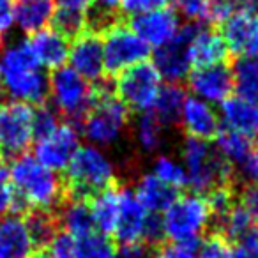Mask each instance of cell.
<instances>
[{"mask_svg":"<svg viewBox=\"0 0 258 258\" xmlns=\"http://www.w3.org/2000/svg\"><path fill=\"white\" fill-rule=\"evenodd\" d=\"M0 85L13 101L27 104L46 103L50 76L37 62L29 39L13 41L0 53Z\"/></svg>","mask_w":258,"mask_h":258,"instance_id":"6da1fadb","label":"cell"},{"mask_svg":"<svg viewBox=\"0 0 258 258\" xmlns=\"http://www.w3.org/2000/svg\"><path fill=\"white\" fill-rule=\"evenodd\" d=\"M9 179L16 193L15 212L18 214L25 211L57 212L66 202L62 179L32 156L23 154L13 159Z\"/></svg>","mask_w":258,"mask_h":258,"instance_id":"7a4b0ae2","label":"cell"},{"mask_svg":"<svg viewBox=\"0 0 258 258\" xmlns=\"http://www.w3.org/2000/svg\"><path fill=\"white\" fill-rule=\"evenodd\" d=\"M64 191L66 200L90 202L96 195L110 189L117 184L113 163L97 147L87 145L78 147L75 156L64 170Z\"/></svg>","mask_w":258,"mask_h":258,"instance_id":"3957f363","label":"cell"},{"mask_svg":"<svg viewBox=\"0 0 258 258\" xmlns=\"http://www.w3.org/2000/svg\"><path fill=\"white\" fill-rule=\"evenodd\" d=\"M182 161L186 165L187 186L198 195H207L212 189L240 180L235 179L232 163L211 142L187 137L182 145Z\"/></svg>","mask_w":258,"mask_h":258,"instance_id":"277c9868","label":"cell"},{"mask_svg":"<svg viewBox=\"0 0 258 258\" xmlns=\"http://www.w3.org/2000/svg\"><path fill=\"white\" fill-rule=\"evenodd\" d=\"M96 101L92 110L83 118L80 131L94 144L110 145L120 138L124 125L127 124L129 110L115 96L111 78H103L94 83Z\"/></svg>","mask_w":258,"mask_h":258,"instance_id":"5b68a950","label":"cell"},{"mask_svg":"<svg viewBox=\"0 0 258 258\" xmlns=\"http://www.w3.org/2000/svg\"><path fill=\"white\" fill-rule=\"evenodd\" d=\"M53 110L66 117L68 124L80 131L83 118L87 117L96 101L94 83L83 80L75 69L58 68L50 76V94Z\"/></svg>","mask_w":258,"mask_h":258,"instance_id":"8992f818","label":"cell"},{"mask_svg":"<svg viewBox=\"0 0 258 258\" xmlns=\"http://www.w3.org/2000/svg\"><path fill=\"white\" fill-rule=\"evenodd\" d=\"M163 232L168 240H195L209 230L211 209L207 198L198 193H184L163 211Z\"/></svg>","mask_w":258,"mask_h":258,"instance_id":"52a82bcc","label":"cell"},{"mask_svg":"<svg viewBox=\"0 0 258 258\" xmlns=\"http://www.w3.org/2000/svg\"><path fill=\"white\" fill-rule=\"evenodd\" d=\"M113 89L127 110L144 113L154 106L161 89V76L154 64L144 60L118 73Z\"/></svg>","mask_w":258,"mask_h":258,"instance_id":"ba28073f","label":"cell"},{"mask_svg":"<svg viewBox=\"0 0 258 258\" xmlns=\"http://www.w3.org/2000/svg\"><path fill=\"white\" fill-rule=\"evenodd\" d=\"M103 37L104 76L106 78H113L124 69L151 57V46L129 29L125 22L118 23Z\"/></svg>","mask_w":258,"mask_h":258,"instance_id":"9c48e42d","label":"cell"},{"mask_svg":"<svg viewBox=\"0 0 258 258\" xmlns=\"http://www.w3.org/2000/svg\"><path fill=\"white\" fill-rule=\"evenodd\" d=\"M34 108L27 103L11 101L0 106V156L18 158L32 145Z\"/></svg>","mask_w":258,"mask_h":258,"instance_id":"30bf717a","label":"cell"},{"mask_svg":"<svg viewBox=\"0 0 258 258\" xmlns=\"http://www.w3.org/2000/svg\"><path fill=\"white\" fill-rule=\"evenodd\" d=\"M202 23L187 22L177 30V34L166 44L159 46L154 51V62L159 76L166 78L168 83H179L187 76L191 68L189 60V44L202 29Z\"/></svg>","mask_w":258,"mask_h":258,"instance_id":"8fae6325","label":"cell"},{"mask_svg":"<svg viewBox=\"0 0 258 258\" xmlns=\"http://www.w3.org/2000/svg\"><path fill=\"white\" fill-rule=\"evenodd\" d=\"M80 137L78 129L71 124H58L53 133L37 140L36 159L51 172H64L69 161L78 151Z\"/></svg>","mask_w":258,"mask_h":258,"instance_id":"7c38bea8","label":"cell"},{"mask_svg":"<svg viewBox=\"0 0 258 258\" xmlns=\"http://www.w3.org/2000/svg\"><path fill=\"white\" fill-rule=\"evenodd\" d=\"M125 23L140 39H144L149 46H163L166 44L177 30L180 29L179 16L173 9H156L151 13H144V15L129 16L125 18Z\"/></svg>","mask_w":258,"mask_h":258,"instance_id":"4fadbf2b","label":"cell"},{"mask_svg":"<svg viewBox=\"0 0 258 258\" xmlns=\"http://www.w3.org/2000/svg\"><path fill=\"white\" fill-rule=\"evenodd\" d=\"M186 78L187 87L195 94V97L211 103H223L233 90L232 68L226 64L195 68L193 71L187 73Z\"/></svg>","mask_w":258,"mask_h":258,"instance_id":"5bb4252c","label":"cell"},{"mask_svg":"<svg viewBox=\"0 0 258 258\" xmlns=\"http://www.w3.org/2000/svg\"><path fill=\"white\" fill-rule=\"evenodd\" d=\"M69 62L83 80L96 83L104 76V58H103V39L94 34H80L73 46L69 48Z\"/></svg>","mask_w":258,"mask_h":258,"instance_id":"9a60e30c","label":"cell"},{"mask_svg":"<svg viewBox=\"0 0 258 258\" xmlns=\"http://www.w3.org/2000/svg\"><path fill=\"white\" fill-rule=\"evenodd\" d=\"M149 211L140 204L137 195L129 189L120 191V209H118L117 226L113 230V239L120 246L138 244L144 240V228Z\"/></svg>","mask_w":258,"mask_h":258,"instance_id":"2e32d148","label":"cell"},{"mask_svg":"<svg viewBox=\"0 0 258 258\" xmlns=\"http://www.w3.org/2000/svg\"><path fill=\"white\" fill-rule=\"evenodd\" d=\"M180 124L191 138L211 142L219 133V117L214 108L200 97H186L180 110Z\"/></svg>","mask_w":258,"mask_h":258,"instance_id":"e0dca14e","label":"cell"},{"mask_svg":"<svg viewBox=\"0 0 258 258\" xmlns=\"http://www.w3.org/2000/svg\"><path fill=\"white\" fill-rule=\"evenodd\" d=\"M34 251L25 219L20 216L0 218V258H27Z\"/></svg>","mask_w":258,"mask_h":258,"instance_id":"ac0fdd59","label":"cell"},{"mask_svg":"<svg viewBox=\"0 0 258 258\" xmlns=\"http://www.w3.org/2000/svg\"><path fill=\"white\" fill-rule=\"evenodd\" d=\"M221 117L226 129L258 140V104L235 96L226 97L221 103Z\"/></svg>","mask_w":258,"mask_h":258,"instance_id":"d6986e66","label":"cell"},{"mask_svg":"<svg viewBox=\"0 0 258 258\" xmlns=\"http://www.w3.org/2000/svg\"><path fill=\"white\" fill-rule=\"evenodd\" d=\"M230 58V50L221 34L202 27L189 44V60L195 68L226 64Z\"/></svg>","mask_w":258,"mask_h":258,"instance_id":"ffe728a7","label":"cell"},{"mask_svg":"<svg viewBox=\"0 0 258 258\" xmlns=\"http://www.w3.org/2000/svg\"><path fill=\"white\" fill-rule=\"evenodd\" d=\"M30 48L41 68L58 69L69 58V41L53 29H44L32 34L29 39Z\"/></svg>","mask_w":258,"mask_h":258,"instance_id":"44dd1931","label":"cell"},{"mask_svg":"<svg viewBox=\"0 0 258 258\" xmlns=\"http://www.w3.org/2000/svg\"><path fill=\"white\" fill-rule=\"evenodd\" d=\"M55 0H15V23L25 34H36L51 23Z\"/></svg>","mask_w":258,"mask_h":258,"instance_id":"7402d4cb","label":"cell"},{"mask_svg":"<svg viewBox=\"0 0 258 258\" xmlns=\"http://www.w3.org/2000/svg\"><path fill=\"white\" fill-rule=\"evenodd\" d=\"M57 218L62 232L69 233L75 239H82V237L97 232L96 226H94L89 202L66 200L57 211Z\"/></svg>","mask_w":258,"mask_h":258,"instance_id":"603a6c76","label":"cell"},{"mask_svg":"<svg viewBox=\"0 0 258 258\" xmlns=\"http://www.w3.org/2000/svg\"><path fill=\"white\" fill-rule=\"evenodd\" d=\"M90 212H92L94 226L99 233L106 237L113 235V230L117 226L118 209H120V189L113 186L110 189H104L103 193L96 195L89 202Z\"/></svg>","mask_w":258,"mask_h":258,"instance_id":"cb8c5ba5","label":"cell"},{"mask_svg":"<svg viewBox=\"0 0 258 258\" xmlns=\"http://www.w3.org/2000/svg\"><path fill=\"white\" fill-rule=\"evenodd\" d=\"M135 195H137L140 204L144 205L149 212L159 214V212L166 211V209L173 204V200L179 197V189L161 182L158 177H154L151 173V175L142 177Z\"/></svg>","mask_w":258,"mask_h":258,"instance_id":"d4e9b609","label":"cell"},{"mask_svg":"<svg viewBox=\"0 0 258 258\" xmlns=\"http://www.w3.org/2000/svg\"><path fill=\"white\" fill-rule=\"evenodd\" d=\"M184 99H186L184 90L175 83H168L159 89V94L152 106V115L158 118L163 127H172L180 120Z\"/></svg>","mask_w":258,"mask_h":258,"instance_id":"484cf974","label":"cell"},{"mask_svg":"<svg viewBox=\"0 0 258 258\" xmlns=\"http://www.w3.org/2000/svg\"><path fill=\"white\" fill-rule=\"evenodd\" d=\"M253 16L254 15L237 13V15H232L219 25V34L225 39L230 53L237 55V57H244L246 55L251 25H253Z\"/></svg>","mask_w":258,"mask_h":258,"instance_id":"4316f807","label":"cell"},{"mask_svg":"<svg viewBox=\"0 0 258 258\" xmlns=\"http://www.w3.org/2000/svg\"><path fill=\"white\" fill-rule=\"evenodd\" d=\"M216 140V147L218 151L232 163L233 166L242 168L247 161H249L251 154L254 151L253 140L240 133H235L232 129H219Z\"/></svg>","mask_w":258,"mask_h":258,"instance_id":"83f0119b","label":"cell"},{"mask_svg":"<svg viewBox=\"0 0 258 258\" xmlns=\"http://www.w3.org/2000/svg\"><path fill=\"white\" fill-rule=\"evenodd\" d=\"M232 75L237 96L258 104V62L253 57H237Z\"/></svg>","mask_w":258,"mask_h":258,"instance_id":"f1b7e54d","label":"cell"},{"mask_svg":"<svg viewBox=\"0 0 258 258\" xmlns=\"http://www.w3.org/2000/svg\"><path fill=\"white\" fill-rule=\"evenodd\" d=\"M23 219H25V225L29 228V233L32 237V242L36 249L46 247L51 242V239L57 235L58 230H60L57 212L29 211Z\"/></svg>","mask_w":258,"mask_h":258,"instance_id":"f546056e","label":"cell"},{"mask_svg":"<svg viewBox=\"0 0 258 258\" xmlns=\"http://www.w3.org/2000/svg\"><path fill=\"white\" fill-rule=\"evenodd\" d=\"M237 13L258 15V0H207V18L212 27H219Z\"/></svg>","mask_w":258,"mask_h":258,"instance_id":"4dcf8cb0","label":"cell"},{"mask_svg":"<svg viewBox=\"0 0 258 258\" xmlns=\"http://www.w3.org/2000/svg\"><path fill=\"white\" fill-rule=\"evenodd\" d=\"M51 25H53V30H57L60 36H64L71 43L80 34L85 32V11L58 8L55 9Z\"/></svg>","mask_w":258,"mask_h":258,"instance_id":"1f68e13d","label":"cell"},{"mask_svg":"<svg viewBox=\"0 0 258 258\" xmlns=\"http://www.w3.org/2000/svg\"><path fill=\"white\" fill-rule=\"evenodd\" d=\"M76 258H117V251L110 237L94 232L76 239Z\"/></svg>","mask_w":258,"mask_h":258,"instance_id":"d6a6232c","label":"cell"},{"mask_svg":"<svg viewBox=\"0 0 258 258\" xmlns=\"http://www.w3.org/2000/svg\"><path fill=\"white\" fill-rule=\"evenodd\" d=\"M163 125L152 111H144L137 120V140L145 152H154L163 142Z\"/></svg>","mask_w":258,"mask_h":258,"instance_id":"836d02e7","label":"cell"},{"mask_svg":"<svg viewBox=\"0 0 258 258\" xmlns=\"http://www.w3.org/2000/svg\"><path fill=\"white\" fill-rule=\"evenodd\" d=\"M152 175L158 177L161 182L175 187V189L187 186V175L184 166L173 161L172 158H166V156H161L154 161V173Z\"/></svg>","mask_w":258,"mask_h":258,"instance_id":"e575fe53","label":"cell"},{"mask_svg":"<svg viewBox=\"0 0 258 258\" xmlns=\"http://www.w3.org/2000/svg\"><path fill=\"white\" fill-rule=\"evenodd\" d=\"M200 239L195 240H168L161 242L152 251V258H197Z\"/></svg>","mask_w":258,"mask_h":258,"instance_id":"d590c367","label":"cell"},{"mask_svg":"<svg viewBox=\"0 0 258 258\" xmlns=\"http://www.w3.org/2000/svg\"><path fill=\"white\" fill-rule=\"evenodd\" d=\"M197 258H233L232 244L218 233H209L200 240Z\"/></svg>","mask_w":258,"mask_h":258,"instance_id":"8d00e7d4","label":"cell"},{"mask_svg":"<svg viewBox=\"0 0 258 258\" xmlns=\"http://www.w3.org/2000/svg\"><path fill=\"white\" fill-rule=\"evenodd\" d=\"M57 127H58V118H57V111L53 108H48L44 104H41L37 110H34L32 133L36 140H43L44 137L53 133Z\"/></svg>","mask_w":258,"mask_h":258,"instance_id":"74e56055","label":"cell"},{"mask_svg":"<svg viewBox=\"0 0 258 258\" xmlns=\"http://www.w3.org/2000/svg\"><path fill=\"white\" fill-rule=\"evenodd\" d=\"M46 253L50 258H76V239L58 230L57 235L46 246Z\"/></svg>","mask_w":258,"mask_h":258,"instance_id":"f35d334b","label":"cell"},{"mask_svg":"<svg viewBox=\"0 0 258 258\" xmlns=\"http://www.w3.org/2000/svg\"><path fill=\"white\" fill-rule=\"evenodd\" d=\"M239 204L246 209L254 225H258V182H240L237 189Z\"/></svg>","mask_w":258,"mask_h":258,"instance_id":"ab89813d","label":"cell"},{"mask_svg":"<svg viewBox=\"0 0 258 258\" xmlns=\"http://www.w3.org/2000/svg\"><path fill=\"white\" fill-rule=\"evenodd\" d=\"M16 209V193L9 179V170L0 166V218L15 212Z\"/></svg>","mask_w":258,"mask_h":258,"instance_id":"60d3db41","label":"cell"},{"mask_svg":"<svg viewBox=\"0 0 258 258\" xmlns=\"http://www.w3.org/2000/svg\"><path fill=\"white\" fill-rule=\"evenodd\" d=\"M233 244V258H258V225L251 226Z\"/></svg>","mask_w":258,"mask_h":258,"instance_id":"b9f144b4","label":"cell"},{"mask_svg":"<svg viewBox=\"0 0 258 258\" xmlns=\"http://www.w3.org/2000/svg\"><path fill=\"white\" fill-rule=\"evenodd\" d=\"M189 22H205L207 18V0H170Z\"/></svg>","mask_w":258,"mask_h":258,"instance_id":"7bdbcfd3","label":"cell"},{"mask_svg":"<svg viewBox=\"0 0 258 258\" xmlns=\"http://www.w3.org/2000/svg\"><path fill=\"white\" fill-rule=\"evenodd\" d=\"M168 0H124L120 4V11L125 18L129 16L144 15V13H151L156 9H161L166 6Z\"/></svg>","mask_w":258,"mask_h":258,"instance_id":"ee69618b","label":"cell"},{"mask_svg":"<svg viewBox=\"0 0 258 258\" xmlns=\"http://www.w3.org/2000/svg\"><path fill=\"white\" fill-rule=\"evenodd\" d=\"M15 25V0H0V39Z\"/></svg>","mask_w":258,"mask_h":258,"instance_id":"f6af8a7d","label":"cell"},{"mask_svg":"<svg viewBox=\"0 0 258 258\" xmlns=\"http://www.w3.org/2000/svg\"><path fill=\"white\" fill-rule=\"evenodd\" d=\"M117 258H152L151 246L144 242L120 246V251H117Z\"/></svg>","mask_w":258,"mask_h":258,"instance_id":"bcb514c9","label":"cell"},{"mask_svg":"<svg viewBox=\"0 0 258 258\" xmlns=\"http://www.w3.org/2000/svg\"><path fill=\"white\" fill-rule=\"evenodd\" d=\"M242 173L246 179L244 180H251V182H258V147L253 151V154H251L249 161L246 163V165L242 166Z\"/></svg>","mask_w":258,"mask_h":258,"instance_id":"7dc6e473","label":"cell"},{"mask_svg":"<svg viewBox=\"0 0 258 258\" xmlns=\"http://www.w3.org/2000/svg\"><path fill=\"white\" fill-rule=\"evenodd\" d=\"M253 55H258V15L253 16V25H251L249 41H247L246 55L244 57H253Z\"/></svg>","mask_w":258,"mask_h":258,"instance_id":"c3c4849f","label":"cell"},{"mask_svg":"<svg viewBox=\"0 0 258 258\" xmlns=\"http://www.w3.org/2000/svg\"><path fill=\"white\" fill-rule=\"evenodd\" d=\"M58 2L60 8H68V9H80V11H85L87 6L92 2V0H55Z\"/></svg>","mask_w":258,"mask_h":258,"instance_id":"681fc988","label":"cell"},{"mask_svg":"<svg viewBox=\"0 0 258 258\" xmlns=\"http://www.w3.org/2000/svg\"><path fill=\"white\" fill-rule=\"evenodd\" d=\"M97 4L104 6V8H111V9H120V4L124 0H96Z\"/></svg>","mask_w":258,"mask_h":258,"instance_id":"f907efd6","label":"cell"},{"mask_svg":"<svg viewBox=\"0 0 258 258\" xmlns=\"http://www.w3.org/2000/svg\"><path fill=\"white\" fill-rule=\"evenodd\" d=\"M27 258H50V254L46 253V251H43V249H39V251H34L30 256H27Z\"/></svg>","mask_w":258,"mask_h":258,"instance_id":"816d5d0a","label":"cell"},{"mask_svg":"<svg viewBox=\"0 0 258 258\" xmlns=\"http://www.w3.org/2000/svg\"><path fill=\"white\" fill-rule=\"evenodd\" d=\"M256 62H258V60H256Z\"/></svg>","mask_w":258,"mask_h":258,"instance_id":"f5cc1de1","label":"cell"}]
</instances>
